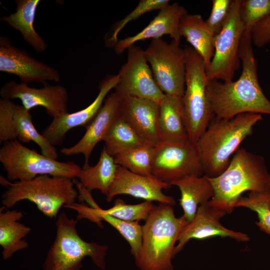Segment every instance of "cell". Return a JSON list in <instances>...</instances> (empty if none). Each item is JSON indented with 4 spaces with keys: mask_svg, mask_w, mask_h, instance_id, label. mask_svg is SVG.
Here are the masks:
<instances>
[{
    "mask_svg": "<svg viewBox=\"0 0 270 270\" xmlns=\"http://www.w3.org/2000/svg\"><path fill=\"white\" fill-rule=\"evenodd\" d=\"M240 13L246 30L270 14V0H241Z\"/></svg>",
    "mask_w": 270,
    "mask_h": 270,
    "instance_id": "obj_34",
    "label": "cell"
},
{
    "mask_svg": "<svg viewBox=\"0 0 270 270\" xmlns=\"http://www.w3.org/2000/svg\"><path fill=\"white\" fill-rule=\"evenodd\" d=\"M120 98V114L144 143L154 147L160 142L158 130L159 104L152 100L134 96Z\"/></svg>",
    "mask_w": 270,
    "mask_h": 270,
    "instance_id": "obj_18",
    "label": "cell"
},
{
    "mask_svg": "<svg viewBox=\"0 0 270 270\" xmlns=\"http://www.w3.org/2000/svg\"><path fill=\"white\" fill-rule=\"evenodd\" d=\"M159 106L158 130L160 141L180 142L188 140L182 98L166 94Z\"/></svg>",
    "mask_w": 270,
    "mask_h": 270,
    "instance_id": "obj_21",
    "label": "cell"
},
{
    "mask_svg": "<svg viewBox=\"0 0 270 270\" xmlns=\"http://www.w3.org/2000/svg\"><path fill=\"white\" fill-rule=\"evenodd\" d=\"M42 84L43 88H36L10 80L2 87L0 96L2 99L20 100L22 106L28 110L37 106L44 107L53 118L68 112V96L66 88L47 82Z\"/></svg>",
    "mask_w": 270,
    "mask_h": 270,
    "instance_id": "obj_13",
    "label": "cell"
},
{
    "mask_svg": "<svg viewBox=\"0 0 270 270\" xmlns=\"http://www.w3.org/2000/svg\"><path fill=\"white\" fill-rule=\"evenodd\" d=\"M0 71L18 76L20 82H59L60 77L54 68L32 57L25 50L11 44L4 36L0 38Z\"/></svg>",
    "mask_w": 270,
    "mask_h": 270,
    "instance_id": "obj_14",
    "label": "cell"
},
{
    "mask_svg": "<svg viewBox=\"0 0 270 270\" xmlns=\"http://www.w3.org/2000/svg\"><path fill=\"white\" fill-rule=\"evenodd\" d=\"M102 140L105 144L104 148L113 157L128 149L146 145L120 112Z\"/></svg>",
    "mask_w": 270,
    "mask_h": 270,
    "instance_id": "obj_28",
    "label": "cell"
},
{
    "mask_svg": "<svg viewBox=\"0 0 270 270\" xmlns=\"http://www.w3.org/2000/svg\"><path fill=\"white\" fill-rule=\"evenodd\" d=\"M226 213L214 206L209 202L200 204L194 219L184 228L177 240L174 256L180 252L192 239L206 240L214 236L228 237L239 242H248V236L223 226L220 220Z\"/></svg>",
    "mask_w": 270,
    "mask_h": 270,
    "instance_id": "obj_15",
    "label": "cell"
},
{
    "mask_svg": "<svg viewBox=\"0 0 270 270\" xmlns=\"http://www.w3.org/2000/svg\"><path fill=\"white\" fill-rule=\"evenodd\" d=\"M14 122L18 140L24 144L33 142L40 147L42 154L57 160L58 154L56 148L36 130L30 110L22 105L16 104Z\"/></svg>",
    "mask_w": 270,
    "mask_h": 270,
    "instance_id": "obj_29",
    "label": "cell"
},
{
    "mask_svg": "<svg viewBox=\"0 0 270 270\" xmlns=\"http://www.w3.org/2000/svg\"><path fill=\"white\" fill-rule=\"evenodd\" d=\"M16 104L9 100L0 99V144L16 140L14 114Z\"/></svg>",
    "mask_w": 270,
    "mask_h": 270,
    "instance_id": "obj_35",
    "label": "cell"
},
{
    "mask_svg": "<svg viewBox=\"0 0 270 270\" xmlns=\"http://www.w3.org/2000/svg\"><path fill=\"white\" fill-rule=\"evenodd\" d=\"M152 175L170 186L177 181L204 175L198 144L160 141L152 147Z\"/></svg>",
    "mask_w": 270,
    "mask_h": 270,
    "instance_id": "obj_9",
    "label": "cell"
},
{
    "mask_svg": "<svg viewBox=\"0 0 270 270\" xmlns=\"http://www.w3.org/2000/svg\"><path fill=\"white\" fill-rule=\"evenodd\" d=\"M77 221L64 212L58 215L56 238L46 254L42 270H80L86 256L98 268H106L108 246L82 239L77 231Z\"/></svg>",
    "mask_w": 270,
    "mask_h": 270,
    "instance_id": "obj_6",
    "label": "cell"
},
{
    "mask_svg": "<svg viewBox=\"0 0 270 270\" xmlns=\"http://www.w3.org/2000/svg\"><path fill=\"white\" fill-rule=\"evenodd\" d=\"M120 101V97L116 92L108 94L98 114L86 126V132L81 139L73 146L61 149V154L66 156L82 154L84 156L82 168L88 166L89 158L94 148L103 140L111 124L119 114Z\"/></svg>",
    "mask_w": 270,
    "mask_h": 270,
    "instance_id": "obj_19",
    "label": "cell"
},
{
    "mask_svg": "<svg viewBox=\"0 0 270 270\" xmlns=\"http://www.w3.org/2000/svg\"><path fill=\"white\" fill-rule=\"evenodd\" d=\"M261 114L246 112L230 118H212L197 142L204 175L214 178L228 168L230 156L242 142L252 134Z\"/></svg>",
    "mask_w": 270,
    "mask_h": 270,
    "instance_id": "obj_3",
    "label": "cell"
},
{
    "mask_svg": "<svg viewBox=\"0 0 270 270\" xmlns=\"http://www.w3.org/2000/svg\"><path fill=\"white\" fill-rule=\"evenodd\" d=\"M152 147L143 145L128 149L115 156V163L140 175L151 176Z\"/></svg>",
    "mask_w": 270,
    "mask_h": 270,
    "instance_id": "obj_30",
    "label": "cell"
},
{
    "mask_svg": "<svg viewBox=\"0 0 270 270\" xmlns=\"http://www.w3.org/2000/svg\"><path fill=\"white\" fill-rule=\"evenodd\" d=\"M170 186L153 176L136 174L118 165L115 178L106 196V200L110 202L117 195L128 194L145 200L174 206L176 204L174 198L162 192L163 190Z\"/></svg>",
    "mask_w": 270,
    "mask_h": 270,
    "instance_id": "obj_16",
    "label": "cell"
},
{
    "mask_svg": "<svg viewBox=\"0 0 270 270\" xmlns=\"http://www.w3.org/2000/svg\"><path fill=\"white\" fill-rule=\"evenodd\" d=\"M118 74L108 75L100 82L99 92L95 100L86 108L72 113L66 112L54 118L42 134L54 146L62 144L66 133L80 126H87L102 108L111 90L118 83Z\"/></svg>",
    "mask_w": 270,
    "mask_h": 270,
    "instance_id": "obj_17",
    "label": "cell"
},
{
    "mask_svg": "<svg viewBox=\"0 0 270 270\" xmlns=\"http://www.w3.org/2000/svg\"><path fill=\"white\" fill-rule=\"evenodd\" d=\"M172 185L178 186L180 192V204L184 211L182 216L188 223L194 219L198 207L214 196L212 186L204 175L177 181Z\"/></svg>",
    "mask_w": 270,
    "mask_h": 270,
    "instance_id": "obj_26",
    "label": "cell"
},
{
    "mask_svg": "<svg viewBox=\"0 0 270 270\" xmlns=\"http://www.w3.org/2000/svg\"><path fill=\"white\" fill-rule=\"evenodd\" d=\"M168 0H141L134 10L118 22L113 28L111 36L106 42V46H114L118 40L120 32L130 22L137 19L148 12L160 10L170 4Z\"/></svg>",
    "mask_w": 270,
    "mask_h": 270,
    "instance_id": "obj_33",
    "label": "cell"
},
{
    "mask_svg": "<svg viewBox=\"0 0 270 270\" xmlns=\"http://www.w3.org/2000/svg\"><path fill=\"white\" fill-rule=\"evenodd\" d=\"M118 164L113 156L104 148L96 164L92 166L82 168L78 178L80 182L87 190H99L107 195L115 178Z\"/></svg>",
    "mask_w": 270,
    "mask_h": 270,
    "instance_id": "obj_27",
    "label": "cell"
},
{
    "mask_svg": "<svg viewBox=\"0 0 270 270\" xmlns=\"http://www.w3.org/2000/svg\"><path fill=\"white\" fill-rule=\"evenodd\" d=\"M16 10L0 18L13 28L19 31L23 39L38 52L46 50L48 45L34 28V22L40 0H16Z\"/></svg>",
    "mask_w": 270,
    "mask_h": 270,
    "instance_id": "obj_24",
    "label": "cell"
},
{
    "mask_svg": "<svg viewBox=\"0 0 270 270\" xmlns=\"http://www.w3.org/2000/svg\"><path fill=\"white\" fill-rule=\"evenodd\" d=\"M187 14V10L178 2L169 4L159 10L158 14L140 32L118 40L114 46L116 54H120L138 41L161 38L164 35H170L172 40L180 44L179 24L181 18Z\"/></svg>",
    "mask_w": 270,
    "mask_h": 270,
    "instance_id": "obj_20",
    "label": "cell"
},
{
    "mask_svg": "<svg viewBox=\"0 0 270 270\" xmlns=\"http://www.w3.org/2000/svg\"><path fill=\"white\" fill-rule=\"evenodd\" d=\"M234 0H212L209 17L205 20L210 31L214 36L222 29L230 14Z\"/></svg>",
    "mask_w": 270,
    "mask_h": 270,
    "instance_id": "obj_36",
    "label": "cell"
},
{
    "mask_svg": "<svg viewBox=\"0 0 270 270\" xmlns=\"http://www.w3.org/2000/svg\"><path fill=\"white\" fill-rule=\"evenodd\" d=\"M179 34L202 58L206 69L214 56L215 36L202 16L199 14H185L180 22Z\"/></svg>",
    "mask_w": 270,
    "mask_h": 270,
    "instance_id": "obj_25",
    "label": "cell"
},
{
    "mask_svg": "<svg viewBox=\"0 0 270 270\" xmlns=\"http://www.w3.org/2000/svg\"><path fill=\"white\" fill-rule=\"evenodd\" d=\"M186 54L185 90L182 98L184 120L188 139L197 142L214 117L206 94L208 81L204 60L191 46Z\"/></svg>",
    "mask_w": 270,
    "mask_h": 270,
    "instance_id": "obj_7",
    "label": "cell"
},
{
    "mask_svg": "<svg viewBox=\"0 0 270 270\" xmlns=\"http://www.w3.org/2000/svg\"><path fill=\"white\" fill-rule=\"evenodd\" d=\"M206 177L214 190L209 204L226 214L234 211L243 192L270 190V174L264 158L244 148L236 152L228 168L220 175Z\"/></svg>",
    "mask_w": 270,
    "mask_h": 270,
    "instance_id": "obj_2",
    "label": "cell"
},
{
    "mask_svg": "<svg viewBox=\"0 0 270 270\" xmlns=\"http://www.w3.org/2000/svg\"><path fill=\"white\" fill-rule=\"evenodd\" d=\"M174 40L168 43L162 38L152 39L144 50L154 78L166 95L182 98L185 90L186 54Z\"/></svg>",
    "mask_w": 270,
    "mask_h": 270,
    "instance_id": "obj_10",
    "label": "cell"
},
{
    "mask_svg": "<svg viewBox=\"0 0 270 270\" xmlns=\"http://www.w3.org/2000/svg\"><path fill=\"white\" fill-rule=\"evenodd\" d=\"M64 208L72 209L78 212L77 220L88 219L102 227V221H104L116 228L128 242L130 252L134 257L138 253L142 246V228L138 222H128L108 214L97 212L94 208L84 204L74 203Z\"/></svg>",
    "mask_w": 270,
    "mask_h": 270,
    "instance_id": "obj_22",
    "label": "cell"
},
{
    "mask_svg": "<svg viewBox=\"0 0 270 270\" xmlns=\"http://www.w3.org/2000/svg\"><path fill=\"white\" fill-rule=\"evenodd\" d=\"M154 206L152 202L150 200L129 204L122 200L118 198L114 200V206L108 209H102L98 205L94 208L99 213L108 214L120 220L139 222L147 218Z\"/></svg>",
    "mask_w": 270,
    "mask_h": 270,
    "instance_id": "obj_32",
    "label": "cell"
},
{
    "mask_svg": "<svg viewBox=\"0 0 270 270\" xmlns=\"http://www.w3.org/2000/svg\"><path fill=\"white\" fill-rule=\"evenodd\" d=\"M18 210L0 208V245L4 260L11 258L16 252L26 249L28 243L24 239L30 232V227L20 222L23 217Z\"/></svg>",
    "mask_w": 270,
    "mask_h": 270,
    "instance_id": "obj_23",
    "label": "cell"
},
{
    "mask_svg": "<svg viewBox=\"0 0 270 270\" xmlns=\"http://www.w3.org/2000/svg\"><path fill=\"white\" fill-rule=\"evenodd\" d=\"M252 44L262 48L270 43V14L254 24L250 30Z\"/></svg>",
    "mask_w": 270,
    "mask_h": 270,
    "instance_id": "obj_37",
    "label": "cell"
},
{
    "mask_svg": "<svg viewBox=\"0 0 270 270\" xmlns=\"http://www.w3.org/2000/svg\"><path fill=\"white\" fill-rule=\"evenodd\" d=\"M240 2L241 0H234L222 29L214 36V56L206 69L209 80L232 81L235 72L240 68L239 50L245 30L240 16Z\"/></svg>",
    "mask_w": 270,
    "mask_h": 270,
    "instance_id": "obj_11",
    "label": "cell"
},
{
    "mask_svg": "<svg viewBox=\"0 0 270 270\" xmlns=\"http://www.w3.org/2000/svg\"><path fill=\"white\" fill-rule=\"evenodd\" d=\"M250 30H246L239 50L242 70L236 81L208 80L206 94L214 116L230 119L242 113L270 115V100L260 86Z\"/></svg>",
    "mask_w": 270,
    "mask_h": 270,
    "instance_id": "obj_1",
    "label": "cell"
},
{
    "mask_svg": "<svg viewBox=\"0 0 270 270\" xmlns=\"http://www.w3.org/2000/svg\"><path fill=\"white\" fill-rule=\"evenodd\" d=\"M74 180L44 174L12 183L0 176V184L6 188L2 195V206L10 209L20 201L29 200L44 216L56 218L62 206L72 204L78 198Z\"/></svg>",
    "mask_w": 270,
    "mask_h": 270,
    "instance_id": "obj_5",
    "label": "cell"
},
{
    "mask_svg": "<svg viewBox=\"0 0 270 270\" xmlns=\"http://www.w3.org/2000/svg\"><path fill=\"white\" fill-rule=\"evenodd\" d=\"M0 162L10 182L28 180L44 174L75 179L82 168L73 161L62 162L40 154L17 140L2 144Z\"/></svg>",
    "mask_w": 270,
    "mask_h": 270,
    "instance_id": "obj_8",
    "label": "cell"
},
{
    "mask_svg": "<svg viewBox=\"0 0 270 270\" xmlns=\"http://www.w3.org/2000/svg\"><path fill=\"white\" fill-rule=\"evenodd\" d=\"M127 50V60L118 74L119 82L114 92L120 97L145 98L160 104L166 94L154 80L144 50L134 44Z\"/></svg>",
    "mask_w": 270,
    "mask_h": 270,
    "instance_id": "obj_12",
    "label": "cell"
},
{
    "mask_svg": "<svg viewBox=\"0 0 270 270\" xmlns=\"http://www.w3.org/2000/svg\"><path fill=\"white\" fill-rule=\"evenodd\" d=\"M142 228V242L134 257L140 270H174L172 260L178 236L188 222L176 216L173 206H154Z\"/></svg>",
    "mask_w": 270,
    "mask_h": 270,
    "instance_id": "obj_4",
    "label": "cell"
},
{
    "mask_svg": "<svg viewBox=\"0 0 270 270\" xmlns=\"http://www.w3.org/2000/svg\"><path fill=\"white\" fill-rule=\"evenodd\" d=\"M244 207L254 212L258 220L256 226L263 232L270 234V190L260 192H250L246 197L241 196L235 208Z\"/></svg>",
    "mask_w": 270,
    "mask_h": 270,
    "instance_id": "obj_31",
    "label": "cell"
}]
</instances>
